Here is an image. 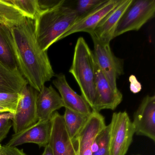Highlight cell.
Listing matches in <instances>:
<instances>
[{
	"label": "cell",
	"instance_id": "obj_1",
	"mask_svg": "<svg viewBox=\"0 0 155 155\" xmlns=\"http://www.w3.org/2000/svg\"><path fill=\"white\" fill-rule=\"evenodd\" d=\"M8 27L20 72L28 84L39 92L55 75L48 51H42L37 41L35 20L25 17Z\"/></svg>",
	"mask_w": 155,
	"mask_h": 155
},
{
	"label": "cell",
	"instance_id": "obj_2",
	"mask_svg": "<svg viewBox=\"0 0 155 155\" xmlns=\"http://www.w3.org/2000/svg\"><path fill=\"white\" fill-rule=\"evenodd\" d=\"M61 0L56 6L41 12L35 19V33L39 46L43 51L60 41L61 36L78 19L74 8Z\"/></svg>",
	"mask_w": 155,
	"mask_h": 155
},
{
	"label": "cell",
	"instance_id": "obj_3",
	"mask_svg": "<svg viewBox=\"0 0 155 155\" xmlns=\"http://www.w3.org/2000/svg\"><path fill=\"white\" fill-rule=\"evenodd\" d=\"M69 72L79 86L81 96L93 110L97 100L95 60L93 51L82 37L76 42Z\"/></svg>",
	"mask_w": 155,
	"mask_h": 155
},
{
	"label": "cell",
	"instance_id": "obj_4",
	"mask_svg": "<svg viewBox=\"0 0 155 155\" xmlns=\"http://www.w3.org/2000/svg\"><path fill=\"white\" fill-rule=\"evenodd\" d=\"M155 13V0H132L118 23L114 38L128 31H138Z\"/></svg>",
	"mask_w": 155,
	"mask_h": 155
},
{
	"label": "cell",
	"instance_id": "obj_5",
	"mask_svg": "<svg viewBox=\"0 0 155 155\" xmlns=\"http://www.w3.org/2000/svg\"><path fill=\"white\" fill-rule=\"evenodd\" d=\"M109 124L110 155H126L135 134L134 126L127 112H114Z\"/></svg>",
	"mask_w": 155,
	"mask_h": 155
},
{
	"label": "cell",
	"instance_id": "obj_6",
	"mask_svg": "<svg viewBox=\"0 0 155 155\" xmlns=\"http://www.w3.org/2000/svg\"><path fill=\"white\" fill-rule=\"evenodd\" d=\"M94 44V59L110 86L117 90V81L124 74V61L116 57L111 51L110 43L98 40L90 35Z\"/></svg>",
	"mask_w": 155,
	"mask_h": 155
},
{
	"label": "cell",
	"instance_id": "obj_7",
	"mask_svg": "<svg viewBox=\"0 0 155 155\" xmlns=\"http://www.w3.org/2000/svg\"><path fill=\"white\" fill-rule=\"evenodd\" d=\"M38 92L28 84L22 89L12 120L14 134L24 130L38 120L36 105Z\"/></svg>",
	"mask_w": 155,
	"mask_h": 155
},
{
	"label": "cell",
	"instance_id": "obj_8",
	"mask_svg": "<svg viewBox=\"0 0 155 155\" xmlns=\"http://www.w3.org/2000/svg\"><path fill=\"white\" fill-rule=\"evenodd\" d=\"M135 134L155 142V96L147 95L133 115Z\"/></svg>",
	"mask_w": 155,
	"mask_h": 155
},
{
	"label": "cell",
	"instance_id": "obj_9",
	"mask_svg": "<svg viewBox=\"0 0 155 155\" xmlns=\"http://www.w3.org/2000/svg\"><path fill=\"white\" fill-rule=\"evenodd\" d=\"M51 128V119L38 120L32 126L12 135L6 146L15 147L26 143H34L40 147H45L49 143Z\"/></svg>",
	"mask_w": 155,
	"mask_h": 155
},
{
	"label": "cell",
	"instance_id": "obj_10",
	"mask_svg": "<svg viewBox=\"0 0 155 155\" xmlns=\"http://www.w3.org/2000/svg\"><path fill=\"white\" fill-rule=\"evenodd\" d=\"M51 120L52 128L49 144L53 155H77L76 142L68 133L63 115L55 111Z\"/></svg>",
	"mask_w": 155,
	"mask_h": 155
},
{
	"label": "cell",
	"instance_id": "obj_11",
	"mask_svg": "<svg viewBox=\"0 0 155 155\" xmlns=\"http://www.w3.org/2000/svg\"><path fill=\"white\" fill-rule=\"evenodd\" d=\"M95 68L97 100L93 111L114 110L122 101L123 95L119 90H115L111 87L95 61Z\"/></svg>",
	"mask_w": 155,
	"mask_h": 155
},
{
	"label": "cell",
	"instance_id": "obj_12",
	"mask_svg": "<svg viewBox=\"0 0 155 155\" xmlns=\"http://www.w3.org/2000/svg\"><path fill=\"white\" fill-rule=\"evenodd\" d=\"M106 126L104 117L100 112L92 110L86 125L74 139L77 155H92L94 141Z\"/></svg>",
	"mask_w": 155,
	"mask_h": 155
},
{
	"label": "cell",
	"instance_id": "obj_13",
	"mask_svg": "<svg viewBox=\"0 0 155 155\" xmlns=\"http://www.w3.org/2000/svg\"><path fill=\"white\" fill-rule=\"evenodd\" d=\"M121 1V0H107L94 10L79 18L61 36L60 40L77 32H87L90 35L93 34L101 21Z\"/></svg>",
	"mask_w": 155,
	"mask_h": 155
},
{
	"label": "cell",
	"instance_id": "obj_14",
	"mask_svg": "<svg viewBox=\"0 0 155 155\" xmlns=\"http://www.w3.org/2000/svg\"><path fill=\"white\" fill-rule=\"evenodd\" d=\"M55 77L52 83L59 92L64 107L81 114L90 115L92 110L88 103L81 95L77 94L71 87L65 75L60 73Z\"/></svg>",
	"mask_w": 155,
	"mask_h": 155
},
{
	"label": "cell",
	"instance_id": "obj_15",
	"mask_svg": "<svg viewBox=\"0 0 155 155\" xmlns=\"http://www.w3.org/2000/svg\"><path fill=\"white\" fill-rule=\"evenodd\" d=\"M132 1L121 0L117 6L101 21L91 35L100 41L110 43L114 39V33L120 19Z\"/></svg>",
	"mask_w": 155,
	"mask_h": 155
},
{
	"label": "cell",
	"instance_id": "obj_16",
	"mask_svg": "<svg viewBox=\"0 0 155 155\" xmlns=\"http://www.w3.org/2000/svg\"><path fill=\"white\" fill-rule=\"evenodd\" d=\"M37 115L38 120H49L56 110L64 107L60 95L51 86L44 85L37 97Z\"/></svg>",
	"mask_w": 155,
	"mask_h": 155
},
{
	"label": "cell",
	"instance_id": "obj_17",
	"mask_svg": "<svg viewBox=\"0 0 155 155\" xmlns=\"http://www.w3.org/2000/svg\"><path fill=\"white\" fill-rule=\"evenodd\" d=\"M28 83L20 71H14L0 62V93L20 94Z\"/></svg>",
	"mask_w": 155,
	"mask_h": 155
},
{
	"label": "cell",
	"instance_id": "obj_18",
	"mask_svg": "<svg viewBox=\"0 0 155 155\" xmlns=\"http://www.w3.org/2000/svg\"><path fill=\"white\" fill-rule=\"evenodd\" d=\"M0 62L9 69L19 71L8 27L0 24Z\"/></svg>",
	"mask_w": 155,
	"mask_h": 155
},
{
	"label": "cell",
	"instance_id": "obj_19",
	"mask_svg": "<svg viewBox=\"0 0 155 155\" xmlns=\"http://www.w3.org/2000/svg\"><path fill=\"white\" fill-rule=\"evenodd\" d=\"M89 116L65 108L63 119L67 131L71 139H75L87 123Z\"/></svg>",
	"mask_w": 155,
	"mask_h": 155
},
{
	"label": "cell",
	"instance_id": "obj_20",
	"mask_svg": "<svg viewBox=\"0 0 155 155\" xmlns=\"http://www.w3.org/2000/svg\"><path fill=\"white\" fill-rule=\"evenodd\" d=\"M25 17L11 0H0V24L12 27Z\"/></svg>",
	"mask_w": 155,
	"mask_h": 155
},
{
	"label": "cell",
	"instance_id": "obj_21",
	"mask_svg": "<svg viewBox=\"0 0 155 155\" xmlns=\"http://www.w3.org/2000/svg\"><path fill=\"white\" fill-rule=\"evenodd\" d=\"M110 133L109 124L96 137L92 148V155H110Z\"/></svg>",
	"mask_w": 155,
	"mask_h": 155
},
{
	"label": "cell",
	"instance_id": "obj_22",
	"mask_svg": "<svg viewBox=\"0 0 155 155\" xmlns=\"http://www.w3.org/2000/svg\"><path fill=\"white\" fill-rule=\"evenodd\" d=\"M13 5L24 16L35 19L40 12L39 0H11Z\"/></svg>",
	"mask_w": 155,
	"mask_h": 155
},
{
	"label": "cell",
	"instance_id": "obj_23",
	"mask_svg": "<svg viewBox=\"0 0 155 155\" xmlns=\"http://www.w3.org/2000/svg\"><path fill=\"white\" fill-rule=\"evenodd\" d=\"M107 0H79L77 1L76 11L79 18L94 10L105 3ZM78 18V19H79Z\"/></svg>",
	"mask_w": 155,
	"mask_h": 155
},
{
	"label": "cell",
	"instance_id": "obj_24",
	"mask_svg": "<svg viewBox=\"0 0 155 155\" xmlns=\"http://www.w3.org/2000/svg\"><path fill=\"white\" fill-rule=\"evenodd\" d=\"M20 94L0 93V106L6 108L9 110L10 112L15 114L19 99Z\"/></svg>",
	"mask_w": 155,
	"mask_h": 155
},
{
	"label": "cell",
	"instance_id": "obj_25",
	"mask_svg": "<svg viewBox=\"0 0 155 155\" xmlns=\"http://www.w3.org/2000/svg\"><path fill=\"white\" fill-rule=\"evenodd\" d=\"M12 127V120L10 119H2L0 120V145L7 137Z\"/></svg>",
	"mask_w": 155,
	"mask_h": 155
},
{
	"label": "cell",
	"instance_id": "obj_26",
	"mask_svg": "<svg viewBox=\"0 0 155 155\" xmlns=\"http://www.w3.org/2000/svg\"><path fill=\"white\" fill-rule=\"evenodd\" d=\"M0 155H28L23 151V150L19 149L14 147L2 146L1 147Z\"/></svg>",
	"mask_w": 155,
	"mask_h": 155
},
{
	"label": "cell",
	"instance_id": "obj_27",
	"mask_svg": "<svg viewBox=\"0 0 155 155\" xmlns=\"http://www.w3.org/2000/svg\"><path fill=\"white\" fill-rule=\"evenodd\" d=\"M129 81L130 83V89L131 92L134 94H137L140 92L142 89V86L140 82L138 81L135 76L130 75L129 78Z\"/></svg>",
	"mask_w": 155,
	"mask_h": 155
},
{
	"label": "cell",
	"instance_id": "obj_28",
	"mask_svg": "<svg viewBox=\"0 0 155 155\" xmlns=\"http://www.w3.org/2000/svg\"><path fill=\"white\" fill-rule=\"evenodd\" d=\"M14 117V114L11 112L0 114V120L2 119H10L12 120Z\"/></svg>",
	"mask_w": 155,
	"mask_h": 155
},
{
	"label": "cell",
	"instance_id": "obj_29",
	"mask_svg": "<svg viewBox=\"0 0 155 155\" xmlns=\"http://www.w3.org/2000/svg\"><path fill=\"white\" fill-rule=\"evenodd\" d=\"M41 155H53L52 149L49 144L45 147L44 151Z\"/></svg>",
	"mask_w": 155,
	"mask_h": 155
},
{
	"label": "cell",
	"instance_id": "obj_30",
	"mask_svg": "<svg viewBox=\"0 0 155 155\" xmlns=\"http://www.w3.org/2000/svg\"><path fill=\"white\" fill-rule=\"evenodd\" d=\"M3 112H10L9 110L6 108L4 107L0 106V113H3Z\"/></svg>",
	"mask_w": 155,
	"mask_h": 155
},
{
	"label": "cell",
	"instance_id": "obj_31",
	"mask_svg": "<svg viewBox=\"0 0 155 155\" xmlns=\"http://www.w3.org/2000/svg\"><path fill=\"white\" fill-rule=\"evenodd\" d=\"M2 145L0 146V155H1V147Z\"/></svg>",
	"mask_w": 155,
	"mask_h": 155
},
{
	"label": "cell",
	"instance_id": "obj_32",
	"mask_svg": "<svg viewBox=\"0 0 155 155\" xmlns=\"http://www.w3.org/2000/svg\"><path fill=\"white\" fill-rule=\"evenodd\" d=\"M140 155V154H136V155Z\"/></svg>",
	"mask_w": 155,
	"mask_h": 155
},
{
	"label": "cell",
	"instance_id": "obj_33",
	"mask_svg": "<svg viewBox=\"0 0 155 155\" xmlns=\"http://www.w3.org/2000/svg\"><path fill=\"white\" fill-rule=\"evenodd\" d=\"M1 145H0V146H1Z\"/></svg>",
	"mask_w": 155,
	"mask_h": 155
}]
</instances>
